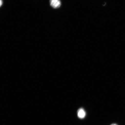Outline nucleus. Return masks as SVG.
<instances>
[{"label":"nucleus","instance_id":"2","mask_svg":"<svg viewBox=\"0 0 125 125\" xmlns=\"http://www.w3.org/2000/svg\"><path fill=\"white\" fill-rule=\"evenodd\" d=\"M77 114L78 118L82 119L85 118L86 115V112L83 108H81L78 109Z\"/></svg>","mask_w":125,"mask_h":125},{"label":"nucleus","instance_id":"3","mask_svg":"<svg viewBox=\"0 0 125 125\" xmlns=\"http://www.w3.org/2000/svg\"><path fill=\"white\" fill-rule=\"evenodd\" d=\"M0 6L1 7V6L3 4V1L2 0H0Z\"/></svg>","mask_w":125,"mask_h":125},{"label":"nucleus","instance_id":"4","mask_svg":"<svg viewBox=\"0 0 125 125\" xmlns=\"http://www.w3.org/2000/svg\"><path fill=\"white\" fill-rule=\"evenodd\" d=\"M117 125V124H113L111 125Z\"/></svg>","mask_w":125,"mask_h":125},{"label":"nucleus","instance_id":"1","mask_svg":"<svg viewBox=\"0 0 125 125\" xmlns=\"http://www.w3.org/2000/svg\"><path fill=\"white\" fill-rule=\"evenodd\" d=\"M50 5L54 9H57L60 7L61 2L60 0H50Z\"/></svg>","mask_w":125,"mask_h":125}]
</instances>
